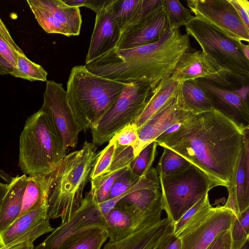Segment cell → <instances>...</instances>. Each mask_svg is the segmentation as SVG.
Returning <instances> with one entry per match:
<instances>
[{
	"instance_id": "cell-16",
	"label": "cell",
	"mask_w": 249,
	"mask_h": 249,
	"mask_svg": "<svg viewBox=\"0 0 249 249\" xmlns=\"http://www.w3.org/2000/svg\"><path fill=\"white\" fill-rule=\"evenodd\" d=\"M176 95L138 129V141L133 147L135 157L147 144L154 141L168 128L182 122L192 114L180 108Z\"/></svg>"
},
{
	"instance_id": "cell-11",
	"label": "cell",
	"mask_w": 249,
	"mask_h": 249,
	"mask_svg": "<svg viewBox=\"0 0 249 249\" xmlns=\"http://www.w3.org/2000/svg\"><path fill=\"white\" fill-rule=\"evenodd\" d=\"M41 108L52 117L67 149L75 148L82 130L62 84L51 80L46 82Z\"/></svg>"
},
{
	"instance_id": "cell-3",
	"label": "cell",
	"mask_w": 249,
	"mask_h": 249,
	"mask_svg": "<svg viewBox=\"0 0 249 249\" xmlns=\"http://www.w3.org/2000/svg\"><path fill=\"white\" fill-rule=\"evenodd\" d=\"M67 148L51 115L41 108L26 120L19 139L18 166L28 176L54 172Z\"/></svg>"
},
{
	"instance_id": "cell-17",
	"label": "cell",
	"mask_w": 249,
	"mask_h": 249,
	"mask_svg": "<svg viewBox=\"0 0 249 249\" xmlns=\"http://www.w3.org/2000/svg\"><path fill=\"white\" fill-rule=\"evenodd\" d=\"M111 0H107L103 7L96 13L94 27L85 63L115 48L120 39L121 31L111 16Z\"/></svg>"
},
{
	"instance_id": "cell-32",
	"label": "cell",
	"mask_w": 249,
	"mask_h": 249,
	"mask_svg": "<svg viewBox=\"0 0 249 249\" xmlns=\"http://www.w3.org/2000/svg\"><path fill=\"white\" fill-rule=\"evenodd\" d=\"M157 143L153 141L144 147L128 166L131 172L140 178L151 169L156 154Z\"/></svg>"
},
{
	"instance_id": "cell-49",
	"label": "cell",
	"mask_w": 249,
	"mask_h": 249,
	"mask_svg": "<svg viewBox=\"0 0 249 249\" xmlns=\"http://www.w3.org/2000/svg\"><path fill=\"white\" fill-rule=\"evenodd\" d=\"M12 67L0 55V75L9 74Z\"/></svg>"
},
{
	"instance_id": "cell-23",
	"label": "cell",
	"mask_w": 249,
	"mask_h": 249,
	"mask_svg": "<svg viewBox=\"0 0 249 249\" xmlns=\"http://www.w3.org/2000/svg\"><path fill=\"white\" fill-rule=\"evenodd\" d=\"M48 218L47 201L39 208L19 216L0 233V242L3 246H5Z\"/></svg>"
},
{
	"instance_id": "cell-34",
	"label": "cell",
	"mask_w": 249,
	"mask_h": 249,
	"mask_svg": "<svg viewBox=\"0 0 249 249\" xmlns=\"http://www.w3.org/2000/svg\"><path fill=\"white\" fill-rule=\"evenodd\" d=\"M125 169L113 173H107L94 179L90 180L91 189L90 191L95 196L98 204L103 203L108 199L111 187L114 181Z\"/></svg>"
},
{
	"instance_id": "cell-50",
	"label": "cell",
	"mask_w": 249,
	"mask_h": 249,
	"mask_svg": "<svg viewBox=\"0 0 249 249\" xmlns=\"http://www.w3.org/2000/svg\"><path fill=\"white\" fill-rule=\"evenodd\" d=\"M67 5L71 7H79L84 6L86 0H62Z\"/></svg>"
},
{
	"instance_id": "cell-46",
	"label": "cell",
	"mask_w": 249,
	"mask_h": 249,
	"mask_svg": "<svg viewBox=\"0 0 249 249\" xmlns=\"http://www.w3.org/2000/svg\"><path fill=\"white\" fill-rule=\"evenodd\" d=\"M158 249H181V240L171 232L166 236Z\"/></svg>"
},
{
	"instance_id": "cell-41",
	"label": "cell",
	"mask_w": 249,
	"mask_h": 249,
	"mask_svg": "<svg viewBox=\"0 0 249 249\" xmlns=\"http://www.w3.org/2000/svg\"><path fill=\"white\" fill-rule=\"evenodd\" d=\"M161 3L162 0H139L134 14L125 29L151 14Z\"/></svg>"
},
{
	"instance_id": "cell-28",
	"label": "cell",
	"mask_w": 249,
	"mask_h": 249,
	"mask_svg": "<svg viewBox=\"0 0 249 249\" xmlns=\"http://www.w3.org/2000/svg\"><path fill=\"white\" fill-rule=\"evenodd\" d=\"M213 207L210 204L207 194L186 212L176 222L173 223V233L177 236L201 220Z\"/></svg>"
},
{
	"instance_id": "cell-51",
	"label": "cell",
	"mask_w": 249,
	"mask_h": 249,
	"mask_svg": "<svg viewBox=\"0 0 249 249\" xmlns=\"http://www.w3.org/2000/svg\"><path fill=\"white\" fill-rule=\"evenodd\" d=\"M8 188V184H4L0 182V207L2 200L5 195Z\"/></svg>"
},
{
	"instance_id": "cell-13",
	"label": "cell",
	"mask_w": 249,
	"mask_h": 249,
	"mask_svg": "<svg viewBox=\"0 0 249 249\" xmlns=\"http://www.w3.org/2000/svg\"><path fill=\"white\" fill-rule=\"evenodd\" d=\"M236 218L224 206L212 207L201 220L177 235L181 249H206L220 232L231 229Z\"/></svg>"
},
{
	"instance_id": "cell-18",
	"label": "cell",
	"mask_w": 249,
	"mask_h": 249,
	"mask_svg": "<svg viewBox=\"0 0 249 249\" xmlns=\"http://www.w3.org/2000/svg\"><path fill=\"white\" fill-rule=\"evenodd\" d=\"M173 230V222L166 217L155 224L140 227L120 241H109L103 249H158Z\"/></svg>"
},
{
	"instance_id": "cell-10",
	"label": "cell",
	"mask_w": 249,
	"mask_h": 249,
	"mask_svg": "<svg viewBox=\"0 0 249 249\" xmlns=\"http://www.w3.org/2000/svg\"><path fill=\"white\" fill-rule=\"evenodd\" d=\"M187 5L195 17L238 41H249L248 30L228 0H189Z\"/></svg>"
},
{
	"instance_id": "cell-27",
	"label": "cell",
	"mask_w": 249,
	"mask_h": 249,
	"mask_svg": "<svg viewBox=\"0 0 249 249\" xmlns=\"http://www.w3.org/2000/svg\"><path fill=\"white\" fill-rule=\"evenodd\" d=\"M108 238L103 227L94 226L75 234L59 249H101Z\"/></svg>"
},
{
	"instance_id": "cell-35",
	"label": "cell",
	"mask_w": 249,
	"mask_h": 249,
	"mask_svg": "<svg viewBox=\"0 0 249 249\" xmlns=\"http://www.w3.org/2000/svg\"><path fill=\"white\" fill-rule=\"evenodd\" d=\"M230 231L231 249H240L249 241V208L234 220Z\"/></svg>"
},
{
	"instance_id": "cell-52",
	"label": "cell",
	"mask_w": 249,
	"mask_h": 249,
	"mask_svg": "<svg viewBox=\"0 0 249 249\" xmlns=\"http://www.w3.org/2000/svg\"><path fill=\"white\" fill-rule=\"evenodd\" d=\"M240 47L245 57L249 60V46L248 44H245L242 42H240Z\"/></svg>"
},
{
	"instance_id": "cell-53",
	"label": "cell",
	"mask_w": 249,
	"mask_h": 249,
	"mask_svg": "<svg viewBox=\"0 0 249 249\" xmlns=\"http://www.w3.org/2000/svg\"><path fill=\"white\" fill-rule=\"evenodd\" d=\"M249 241H248L246 243L241 247L240 249H249Z\"/></svg>"
},
{
	"instance_id": "cell-30",
	"label": "cell",
	"mask_w": 249,
	"mask_h": 249,
	"mask_svg": "<svg viewBox=\"0 0 249 249\" xmlns=\"http://www.w3.org/2000/svg\"><path fill=\"white\" fill-rule=\"evenodd\" d=\"M156 168L159 176L179 173L185 170L191 163L184 158L165 147Z\"/></svg>"
},
{
	"instance_id": "cell-9",
	"label": "cell",
	"mask_w": 249,
	"mask_h": 249,
	"mask_svg": "<svg viewBox=\"0 0 249 249\" xmlns=\"http://www.w3.org/2000/svg\"><path fill=\"white\" fill-rule=\"evenodd\" d=\"M27 2L46 33L67 36L80 34L82 20L79 7L69 6L62 0H27Z\"/></svg>"
},
{
	"instance_id": "cell-33",
	"label": "cell",
	"mask_w": 249,
	"mask_h": 249,
	"mask_svg": "<svg viewBox=\"0 0 249 249\" xmlns=\"http://www.w3.org/2000/svg\"><path fill=\"white\" fill-rule=\"evenodd\" d=\"M162 4L169 17L172 29H179L194 17L190 9L185 8L178 0H162Z\"/></svg>"
},
{
	"instance_id": "cell-19",
	"label": "cell",
	"mask_w": 249,
	"mask_h": 249,
	"mask_svg": "<svg viewBox=\"0 0 249 249\" xmlns=\"http://www.w3.org/2000/svg\"><path fill=\"white\" fill-rule=\"evenodd\" d=\"M249 131L246 133L234 172L232 187L228 189V198L224 205L236 218L249 208Z\"/></svg>"
},
{
	"instance_id": "cell-8",
	"label": "cell",
	"mask_w": 249,
	"mask_h": 249,
	"mask_svg": "<svg viewBox=\"0 0 249 249\" xmlns=\"http://www.w3.org/2000/svg\"><path fill=\"white\" fill-rule=\"evenodd\" d=\"M153 89L144 82L125 84L120 96L97 125L91 130L92 143L101 145L120 129L133 124Z\"/></svg>"
},
{
	"instance_id": "cell-43",
	"label": "cell",
	"mask_w": 249,
	"mask_h": 249,
	"mask_svg": "<svg viewBox=\"0 0 249 249\" xmlns=\"http://www.w3.org/2000/svg\"><path fill=\"white\" fill-rule=\"evenodd\" d=\"M230 229L220 232L206 249H231Z\"/></svg>"
},
{
	"instance_id": "cell-7",
	"label": "cell",
	"mask_w": 249,
	"mask_h": 249,
	"mask_svg": "<svg viewBox=\"0 0 249 249\" xmlns=\"http://www.w3.org/2000/svg\"><path fill=\"white\" fill-rule=\"evenodd\" d=\"M159 178L163 210L173 223L213 188L208 178L191 164L179 173Z\"/></svg>"
},
{
	"instance_id": "cell-39",
	"label": "cell",
	"mask_w": 249,
	"mask_h": 249,
	"mask_svg": "<svg viewBox=\"0 0 249 249\" xmlns=\"http://www.w3.org/2000/svg\"><path fill=\"white\" fill-rule=\"evenodd\" d=\"M135 157L132 146L116 147L113 161L107 173H113L127 168Z\"/></svg>"
},
{
	"instance_id": "cell-26",
	"label": "cell",
	"mask_w": 249,
	"mask_h": 249,
	"mask_svg": "<svg viewBox=\"0 0 249 249\" xmlns=\"http://www.w3.org/2000/svg\"><path fill=\"white\" fill-rule=\"evenodd\" d=\"M212 96L226 104L236 112L247 123L249 121V105L244 102L231 89L217 86L204 79H196Z\"/></svg>"
},
{
	"instance_id": "cell-21",
	"label": "cell",
	"mask_w": 249,
	"mask_h": 249,
	"mask_svg": "<svg viewBox=\"0 0 249 249\" xmlns=\"http://www.w3.org/2000/svg\"><path fill=\"white\" fill-rule=\"evenodd\" d=\"M27 176H17L8 183V188L0 207V233L7 228L19 215Z\"/></svg>"
},
{
	"instance_id": "cell-20",
	"label": "cell",
	"mask_w": 249,
	"mask_h": 249,
	"mask_svg": "<svg viewBox=\"0 0 249 249\" xmlns=\"http://www.w3.org/2000/svg\"><path fill=\"white\" fill-rule=\"evenodd\" d=\"M176 96L180 108L193 114L215 107L213 98L196 79L178 82Z\"/></svg>"
},
{
	"instance_id": "cell-42",
	"label": "cell",
	"mask_w": 249,
	"mask_h": 249,
	"mask_svg": "<svg viewBox=\"0 0 249 249\" xmlns=\"http://www.w3.org/2000/svg\"><path fill=\"white\" fill-rule=\"evenodd\" d=\"M239 17L249 30V1L248 0H228Z\"/></svg>"
},
{
	"instance_id": "cell-38",
	"label": "cell",
	"mask_w": 249,
	"mask_h": 249,
	"mask_svg": "<svg viewBox=\"0 0 249 249\" xmlns=\"http://www.w3.org/2000/svg\"><path fill=\"white\" fill-rule=\"evenodd\" d=\"M139 179L131 172L129 167L126 168L114 181L107 200L121 196L131 188Z\"/></svg>"
},
{
	"instance_id": "cell-22",
	"label": "cell",
	"mask_w": 249,
	"mask_h": 249,
	"mask_svg": "<svg viewBox=\"0 0 249 249\" xmlns=\"http://www.w3.org/2000/svg\"><path fill=\"white\" fill-rule=\"evenodd\" d=\"M54 172L49 175L27 177L21 211L19 216L39 208L48 201Z\"/></svg>"
},
{
	"instance_id": "cell-44",
	"label": "cell",
	"mask_w": 249,
	"mask_h": 249,
	"mask_svg": "<svg viewBox=\"0 0 249 249\" xmlns=\"http://www.w3.org/2000/svg\"><path fill=\"white\" fill-rule=\"evenodd\" d=\"M0 55L12 67L17 66V54L14 52L0 33Z\"/></svg>"
},
{
	"instance_id": "cell-15",
	"label": "cell",
	"mask_w": 249,
	"mask_h": 249,
	"mask_svg": "<svg viewBox=\"0 0 249 249\" xmlns=\"http://www.w3.org/2000/svg\"><path fill=\"white\" fill-rule=\"evenodd\" d=\"M171 28L168 15L162 3L153 13L125 29L116 48L127 49L154 43Z\"/></svg>"
},
{
	"instance_id": "cell-48",
	"label": "cell",
	"mask_w": 249,
	"mask_h": 249,
	"mask_svg": "<svg viewBox=\"0 0 249 249\" xmlns=\"http://www.w3.org/2000/svg\"><path fill=\"white\" fill-rule=\"evenodd\" d=\"M232 90L244 102L249 105V88L248 85H243Z\"/></svg>"
},
{
	"instance_id": "cell-1",
	"label": "cell",
	"mask_w": 249,
	"mask_h": 249,
	"mask_svg": "<svg viewBox=\"0 0 249 249\" xmlns=\"http://www.w3.org/2000/svg\"><path fill=\"white\" fill-rule=\"evenodd\" d=\"M248 125L214 107L190 114L170 133L155 140L201 170L213 187H232L234 172Z\"/></svg>"
},
{
	"instance_id": "cell-12",
	"label": "cell",
	"mask_w": 249,
	"mask_h": 249,
	"mask_svg": "<svg viewBox=\"0 0 249 249\" xmlns=\"http://www.w3.org/2000/svg\"><path fill=\"white\" fill-rule=\"evenodd\" d=\"M105 217L95 196L86 194L78 211L67 222L54 229L43 242L33 249H59L69 239L87 229L100 226L104 228Z\"/></svg>"
},
{
	"instance_id": "cell-40",
	"label": "cell",
	"mask_w": 249,
	"mask_h": 249,
	"mask_svg": "<svg viewBox=\"0 0 249 249\" xmlns=\"http://www.w3.org/2000/svg\"><path fill=\"white\" fill-rule=\"evenodd\" d=\"M138 128L134 124L124 126L112 137V140L118 146H134L138 142Z\"/></svg>"
},
{
	"instance_id": "cell-54",
	"label": "cell",
	"mask_w": 249,
	"mask_h": 249,
	"mask_svg": "<svg viewBox=\"0 0 249 249\" xmlns=\"http://www.w3.org/2000/svg\"><path fill=\"white\" fill-rule=\"evenodd\" d=\"M33 248H34V245H33V244H31L24 247L22 249H33Z\"/></svg>"
},
{
	"instance_id": "cell-5",
	"label": "cell",
	"mask_w": 249,
	"mask_h": 249,
	"mask_svg": "<svg viewBox=\"0 0 249 249\" xmlns=\"http://www.w3.org/2000/svg\"><path fill=\"white\" fill-rule=\"evenodd\" d=\"M125 84L95 74L85 65L72 68L66 92L82 131L97 125L114 105Z\"/></svg>"
},
{
	"instance_id": "cell-6",
	"label": "cell",
	"mask_w": 249,
	"mask_h": 249,
	"mask_svg": "<svg viewBox=\"0 0 249 249\" xmlns=\"http://www.w3.org/2000/svg\"><path fill=\"white\" fill-rule=\"evenodd\" d=\"M185 26L186 34L197 41L202 51L220 69L248 84L249 60L242 52L241 41L227 36L195 16Z\"/></svg>"
},
{
	"instance_id": "cell-31",
	"label": "cell",
	"mask_w": 249,
	"mask_h": 249,
	"mask_svg": "<svg viewBox=\"0 0 249 249\" xmlns=\"http://www.w3.org/2000/svg\"><path fill=\"white\" fill-rule=\"evenodd\" d=\"M139 0H112L110 11L113 20L121 34L131 20Z\"/></svg>"
},
{
	"instance_id": "cell-45",
	"label": "cell",
	"mask_w": 249,
	"mask_h": 249,
	"mask_svg": "<svg viewBox=\"0 0 249 249\" xmlns=\"http://www.w3.org/2000/svg\"><path fill=\"white\" fill-rule=\"evenodd\" d=\"M0 33L6 42L8 43L12 50L17 54H24L22 50L14 41L8 29L0 18Z\"/></svg>"
},
{
	"instance_id": "cell-55",
	"label": "cell",
	"mask_w": 249,
	"mask_h": 249,
	"mask_svg": "<svg viewBox=\"0 0 249 249\" xmlns=\"http://www.w3.org/2000/svg\"><path fill=\"white\" fill-rule=\"evenodd\" d=\"M3 247V245L0 242V249Z\"/></svg>"
},
{
	"instance_id": "cell-25",
	"label": "cell",
	"mask_w": 249,
	"mask_h": 249,
	"mask_svg": "<svg viewBox=\"0 0 249 249\" xmlns=\"http://www.w3.org/2000/svg\"><path fill=\"white\" fill-rule=\"evenodd\" d=\"M178 84V82L169 78L153 89L141 113L133 123L138 129L177 95Z\"/></svg>"
},
{
	"instance_id": "cell-29",
	"label": "cell",
	"mask_w": 249,
	"mask_h": 249,
	"mask_svg": "<svg viewBox=\"0 0 249 249\" xmlns=\"http://www.w3.org/2000/svg\"><path fill=\"white\" fill-rule=\"evenodd\" d=\"M9 74L30 81H48L47 72L41 65L30 60L24 54H17V66L12 68Z\"/></svg>"
},
{
	"instance_id": "cell-47",
	"label": "cell",
	"mask_w": 249,
	"mask_h": 249,
	"mask_svg": "<svg viewBox=\"0 0 249 249\" xmlns=\"http://www.w3.org/2000/svg\"><path fill=\"white\" fill-rule=\"evenodd\" d=\"M107 0H86L85 7L91 9L97 13L105 4Z\"/></svg>"
},
{
	"instance_id": "cell-37",
	"label": "cell",
	"mask_w": 249,
	"mask_h": 249,
	"mask_svg": "<svg viewBox=\"0 0 249 249\" xmlns=\"http://www.w3.org/2000/svg\"><path fill=\"white\" fill-rule=\"evenodd\" d=\"M54 230L47 219L23 235L13 240L0 249H22L24 247L33 244V242L40 236L53 231Z\"/></svg>"
},
{
	"instance_id": "cell-36",
	"label": "cell",
	"mask_w": 249,
	"mask_h": 249,
	"mask_svg": "<svg viewBox=\"0 0 249 249\" xmlns=\"http://www.w3.org/2000/svg\"><path fill=\"white\" fill-rule=\"evenodd\" d=\"M116 148L114 142L110 140L107 146L96 155L89 176L90 180L107 172L113 161Z\"/></svg>"
},
{
	"instance_id": "cell-4",
	"label": "cell",
	"mask_w": 249,
	"mask_h": 249,
	"mask_svg": "<svg viewBox=\"0 0 249 249\" xmlns=\"http://www.w3.org/2000/svg\"><path fill=\"white\" fill-rule=\"evenodd\" d=\"M96 147L86 141L82 147L66 155L54 172L48 196V216L68 221L79 209L83 191L95 159Z\"/></svg>"
},
{
	"instance_id": "cell-14",
	"label": "cell",
	"mask_w": 249,
	"mask_h": 249,
	"mask_svg": "<svg viewBox=\"0 0 249 249\" xmlns=\"http://www.w3.org/2000/svg\"><path fill=\"white\" fill-rule=\"evenodd\" d=\"M170 78L178 82L204 79L229 89L233 86L230 79L234 78L220 69L202 51L192 48L178 61Z\"/></svg>"
},
{
	"instance_id": "cell-2",
	"label": "cell",
	"mask_w": 249,
	"mask_h": 249,
	"mask_svg": "<svg viewBox=\"0 0 249 249\" xmlns=\"http://www.w3.org/2000/svg\"><path fill=\"white\" fill-rule=\"evenodd\" d=\"M191 49L189 35L171 29L154 43L127 49L114 48L85 66L101 77L126 84L144 82L154 89L171 77Z\"/></svg>"
},
{
	"instance_id": "cell-24",
	"label": "cell",
	"mask_w": 249,
	"mask_h": 249,
	"mask_svg": "<svg viewBox=\"0 0 249 249\" xmlns=\"http://www.w3.org/2000/svg\"><path fill=\"white\" fill-rule=\"evenodd\" d=\"M104 229L109 241H120L138 228L131 214L124 207L116 204L105 218Z\"/></svg>"
}]
</instances>
